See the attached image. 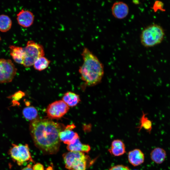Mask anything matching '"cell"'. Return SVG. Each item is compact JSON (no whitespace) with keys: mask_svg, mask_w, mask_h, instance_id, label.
<instances>
[{"mask_svg":"<svg viewBox=\"0 0 170 170\" xmlns=\"http://www.w3.org/2000/svg\"><path fill=\"white\" fill-rule=\"evenodd\" d=\"M65 127L49 119L37 117L31 121L29 129L35 146L45 154H53L59 150V133Z\"/></svg>","mask_w":170,"mask_h":170,"instance_id":"6da1fadb","label":"cell"},{"mask_svg":"<svg viewBox=\"0 0 170 170\" xmlns=\"http://www.w3.org/2000/svg\"><path fill=\"white\" fill-rule=\"evenodd\" d=\"M82 55L83 62L79 70L81 79L88 86L96 85L100 82L103 77V65L97 56L87 48H83Z\"/></svg>","mask_w":170,"mask_h":170,"instance_id":"7a4b0ae2","label":"cell"},{"mask_svg":"<svg viewBox=\"0 0 170 170\" xmlns=\"http://www.w3.org/2000/svg\"><path fill=\"white\" fill-rule=\"evenodd\" d=\"M164 36L162 28L158 25L153 24L142 31L140 36L141 43L144 47H152L160 43Z\"/></svg>","mask_w":170,"mask_h":170,"instance_id":"3957f363","label":"cell"},{"mask_svg":"<svg viewBox=\"0 0 170 170\" xmlns=\"http://www.w3.org/2000/svg\"><path fill=\"white\" fill-rule=\"evenodd\" d=\"M63 158L69 170H86L87 158L84 153L69 151L63 154Z\"/></svg>","mask_w":170,"mask_h":170,"instance_id":"277c9868","label":"cell"},{"mask_svg":"<svg viewBox=\"0 0 170 170\" xmlns=\"http://www.w3.org/2000/svg\"><path fill=\"white\" fill-rule=\"evenodd\" d=\"M23 49L24 59L22 65L26 67L33 65L38 58L44 55L43 46L33 41H29Z\"/></svg>","mask_w":170,"mask_h":170,"instance_id":"5b68a950","label":"cell"},{"mask_svg":"<svg viewBox=\"0 0 170 170\" xmlns=\"http://www.w3.org/2000/svg\"><path fill=\"white\" fill-rule=\"evenodd\" d=\"M9 154L13 161L19 166L32 161L28 145L26 144H12Z\"/></svg>","mask_w":170,"mask_h":170,"instance_id":"8992f818","label":"cell"},{"mask_svg":"<svg viewBox=\"0 0 170 170\" xmlns=\"http://www.w3.org/2000/svg\"><path fill=\"white\" fill-rule=\"evenodd\" d=\"M17 70L11 60L0 59V83L11 82L14 78Z\"/></svg>","mask_w":170,"mask_h":170,"instance_id":"52a82bcc","label":"cell"},{"mask_svg":"<svg viewBox=\"0 0 170 170\" xmlns=\"http://www.w3.org/2000/svg\"><path fill=\"white\" fill-rule=\"evenodd\" d=\"M69 107L62 100L55 101L49 104L46 112L49 119H59L65 115L69 111Z\"/></svg>","mask_w":170,"mask_h":170,"instance_id":"ba28073f","label":"cell"},{"mask_svg":"<svg viewBox=\"0 0 170 170\" xmlns=\"http://www.w3.org/2000/svg\"><path fill=\"white\" fill-rule=\"evenodd\" d=\"M75 127L73 124L66 126L59 133L60 141L67 145L74 143L76 140L79 138L78 134L72 130Z\"/></svg>","mask_w":170,"mask_h":170,"instance_id":"9c48e42d","label":"cell"},{"mask_svg":"<svg viewBox=\"0 0 170 170\" xmlns=\"http://www.w3.org/2000/svg\"><path fill=\"white\" fill-rule=\"evenodd\" d=\"M111 11L112 15L115 18L122 19L128 15L129 8L125 3L122 1H117L115 2L112 5Z\"/></svg>","mask_w":170,"mask_h":170,"instance_id":"30bf717a","label":"cell"},{"mask_svg":"<svg viewBox=\"0 0 170 170\" xmlns=\"http://www.w3.org/2000/svg\"><path fill=\"white\" fill-rule=\"evenodd\" d=\"M34 16L31 11L22 9L17 15L18 24L24 27L30 26L33 23Z\"/></svg>","mask_w":170,"mask_h":170,"instance_id":"8fae6325","label":"cell"},{"mask_svg":"<svg viewBox=\"0 0 170 170\" xmlns=\"http://www.w3.org/2000/svg\"><path fill=\"white\" fill-rule=\"evenodd\" d=\"M128 159L131 164L134 166H137L144 162V156L140 150L136 149L129 152Z\"/></svg>","mask_w":170,"mask_h":170,"instance_id":"7c38bea8","label":"cell"},{"mask_svg":"<svg viewBox=\"0 0 170 170\" xmlns=\"http://www.w3.org/2000/svg\"><path fill=\"white\" fill-rule=\"evenodd\" d=\"M109 151L114 156H122L126 152L124 144L121 140H114L111 143V147Z\"/></svg>","mask_w":170,"mask_h":170,"instance_id":"4fadbf2b","label":"cell"},{"mask_svg":"<svg viewBox=\"0 0 170 170\" xmlns=\"http://www.w3.org/2000/svg\"><path fill=\"white\" fill-rule=\"evenodd\" d=\"M10 54L12 59L16 63L23 64L24 59L23 48L15 46L10 45Z\"/></svg>","mask_w":170,"mask_h":170,"instance_id":"5bb4252c","label":"cell"},{"mask_svg":"<svg viewBox=\"0 0 170 170\" xmlns=\"http://www.w3.org/2000/svg\"><path fill=\"white\" fill-rule=\"evenodd\" d=\"M167 156L165 150L160 147H156L151 151L150 156L151 160L157 164H161L165 161Z\"/></svg>","mask_w":170,"mask_h":170,"instance_id":"9a60e30c","label":"cell"},{"mask_svg":"<svg viewBox=\"0 0 170 170\" xmlns=\"http://www.w3.org/2000/svg\"><path fill=\"white\" fill-rule=\"evenodd\" d=\"M62 99L69 107H71L76 106L80 101L79 95L71 92L65 93Z\"/></svg>","mask_w":170,"mask_h":170,"instance_id":"2e32d148","label":"cell"},{"mask_svg":"<svg viewBox=\"0 0 170 170\" xmlns=\"http://www.w3.org/2000/svg\"><path fill=\"white\" fill-rule=\"evenodd\" d=\"M67 148L70 151L81 152L83 153H88L91 149L89 145L83 144L80 142L79 138L76 140L74 143L68 145Z\"/></svg>","mask_w":170,"mask_h":170,"instance_id":"e0dca14e","label":"cell"},{"mask_svg":"<svg viewBox=\"0 0 170 170\" xmlns=\"http://www.w3.org/2000/svg\"><path fill=\"white\" fill-rule=\"evenodd\" d=\"M22 114L25 119L32 121L37 118L38 111L33 106H27L24 108L22 111Z\"/></svg>","mask_w":170,"mask_h":170,"instance_id":"ac0fdd59","label":"cell"},{"mask_svg":"<svg viewBox=\"0 0 170 170\" xmlns=\"http://www.w3.org/2000/svg\"><path fill=\"white\" fill-rule=\"evenodd\" d=\"M50 63V61L43 56L38 58L35 61L33 65L35 70L40 71L46 69Z\"/></svg>","mask_w":170,"mask_h":170,"instance_id":"d6986e66","label":"cell"},{"mask_svg":"<svg viewBox=\"0 0 170 170\" xmlns=\"http://www.w3.org/2000/svg\"><path fill=\"white\" fill-rule=\"evenodd\" d=\"M12 22L10 18L5 14L0 15V31L5 32L11 28Z\"/></svg>","mask_w":170,"mask_h":170,"instance_id":"ffe728a7","label":"cell"},{"mask_svg":"<svg viewBox=\"0 0 170 170\" xmlns=\"http://www.w3.org/2000/svg\"><path fill=\"white\" fill-rule=\"evenodd\" d=\"M147 115V114L143 112V115L140 121V125L138 128L139 131L142 128H144L148 132L150 133L152 128V121L149 119L146 116Z\"/></svg>","mask_w":170,"mask_h":170,"instance_id":"44dd1931","label":"cell"},{"mask_svg":"<svg viewBox=\"0 0 170 170\" xmlns=\"http://www.w3.org/2000/svg\"><path fill=\"white\" fill-rule=\"evenodd\" d=\"M163 7L164 3H163L161 1H156L155 2L152 8L155 12L158 10L165 11V9L163 8Z\"/></svg>","mask_w":170,"mask_h":170,"instance_id":"7402d4cb","label":"cell"},{"mask_svg":"<svg viewBox=\"0 0 170 170\" xmlns=\"http://www.w3.org/2000/svg\"><path fill=\"white\" fill-rule=\"evenodd\" d=\"M110 170H130L128 167L122 165H119L111 167Z\"/></svg>","mask_w":170,"mask_h":170,"instance_id":"603a6c76","label":"cell"},{"mask_svg":"<svg viewBox=\"0 0 170 170\" xmlns=\"http://www.w3.org/2000/svg\"><path fill=\"white\" fill-rule=\"evenodd\" d=\"M33 170H43V166L40 164L37 163L32 167Z\"/></svg>","mask_w":170,"mask_h":170,"instance_id":"cb8c5ba5","label":"cell"},{"mask_svg":"<svg viewBox=\"0 0 170 170\" xmlns=\"http://www.w3.org/2000/svg\"><path fill=\"white\" fill-rule=\"evenodd\" d=\"M21 170H33L31 165L29 164L27 166L24 167Z\"/></svg>","mask_w":170,"mask_h":170,"instance_id":"d4e9b609","label":"cell"},{"mask_svg":"<svg viewBox=\"0 0 170 170\" xmlns=\"http://www.w3.org/2000/svg\"><path fill=\"white\" fill-rule=\"evenodd\" d=\"M1 40V37H0V41Z\"/></svg>","mask_w":170,"mask_h":170,"instance_id":"484cf974","label":"cell"}]
</instances>
